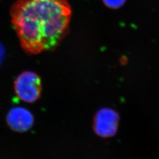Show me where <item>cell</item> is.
Segmentation results:
<instances>
[{
	"label": "cell",
	"mask_w": 159,
	"mask_h": 159,
	"mask_svg": "<svg viewBox=\"0 0 159 159\" xmlns=\"http://www.w3.org/2000/svg\"><path fill=\"white\" fill-rule=\"evenodd\" d=\"M71 14L67 0H17L10 10L21 46L30 54L56 48L66 34Z\"/></svg>",
	"instance_id": "cell-1"
},
{
	"label": "cell",
	"mask_w": 159,
	"mask_h": 159,
	"mask_svg": "<svg viewBox=\"0 0 159 159\" xmlns=\"http://www.w3.org/2000/svg\"><path fill=\"white\" fill-rule=\"evenodd\" d=\"M14 90L20 100L30 103L35 102L40 98L41 94V79L34 72L24 71L15 80Z\"/></svg>",
	"instance_id": "cell-2"
},
{
	"label": "cell",
	"mask_w": 159,
	"mask_h": 159,
	"mask_svg": "<svg viewBox=\"0 0 159 159\" xmlns=\"http://www.w3.org/2000/svg\"><path fill=\"white\" fill-rule=\"evenodd\" d=\"M6 121L12 130L17 133H25L33 127L34 119L33 115L27 109L15 107L8 111Z\"/></svg>",
	"instance_id": "cell-3"
},
{
	"label": "cell",
	"mask_w": 159,
	"mask_h": 159,
	"mask_svg": "<svg viewBox=\"0 0 159 159\" xmlns=\"http://www.w3.org/2000/svg\"><path fill=\"white\" fill-rule=\"evenodd\" d=\"M118 121V116L113 110L108 109L101 110L95 118L94 130L100 136H113L117 130Z\"/></svg>",
	"instance_id": "cell-4"
},
{
	"label": "cell",
	"mask_w": 159,
	"mask_h": 159,
	"mask_svg": "<svg viewBox=\"0 0 159 159\" xmlns=\"http://www.w3.org/2000/svg\"><path fill=\"white\" fill-rule=\"evenodd\" d=\"M126 0H103L106 6L111 8H118L123 6Z\"/></svg>",
	"instance_id": "cell-5"
},
{
	"label": "cell",
	"mask_w": 159,
	"mask_h": 159,
	"mask_svg": "<svg viewBox=\"0 0 159 159\" xmlns=\"http://www.w3.org/2000/svg\"><path fill=\"white\" fill-rule=\"evenodd\" d=\"M4 56V50L2 46L0 44V64L2 62Z\"/></svg>",
	"instance_id": "cell-6"
}]
</instances>
